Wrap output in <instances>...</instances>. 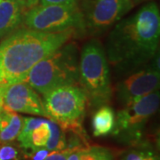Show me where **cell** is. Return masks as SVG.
Listing matches in <instances>:
<instances>
[{"label": "cell", "instance_id": "16", "mask_svg": "<svg viewBox=\"0 0 160 160\" xmlns=\"http://www.w3.org/2000/svg\"><path fill=\"white\" fill-rule=\"evenodd\" d=\"M121 160H159V157L150 143L142 141L127 149Z\"/></svg>", "mask_w": 160, "mask_h": 160}, {"label": "cell", "instance_id": "11", "mask_svg": "<svg viewBox=\"0 0 160 160\" xmlns=\"http://www.w3.org/2000/svg\"><path fill=\"white\" fill-rule=\"evenodd\" d=\"M0 106L17 113L46 118L42 99L25 81L0 88Z\"/></svg>", "mask_w": 160, "mask_h": 160}, {"label": "cell", "instance_id": "17", "mask_svg": "<svg viewBox=\"0 0 160 160\" xmlns=\"http://www.w3.org/2000/svg\"><path fill=\"white\" fill-rule=\"evenodd\" d=\"M19 145L12 142H0V160H26Z\"/></svg>", "mask_w": 160, "mask_h": 160}, {"label": "cell", "instance_id": "3", "mask_svg": "<svg viewBox=\"0 0 160 160\" xmlns=\"http://www.w3.org/2000/svg\"><path fill=\"white\" fill-rule=\"evenodd\" d=\"M78 47L68 41L37 63L25 82L44 95L59 87L78 84Z\"/></svg>", "mask_w": 160, "mask_h": 160}, {"label": "cell", "instance_id": "20", "mask_svg": "<svg viewBox=\"0 0 160 160\" xmlns=\"http://www.w3.org/2000/svg\"><path fill=\"white\" fill-rule=\"evenodd\" d=\"M17 3H19L23 8H25L26 10H28L29 8L37 6L39 2V0H14Z\"/></svg>", "mask_w": 160, "mask_h": 160}, {"label": "cell", "instance_id": "15", "mask_svg": "<svg viewBox=\"0 0 160 160\" xmlns=\"http://www.w3.org/2000/svg\"><path fill=\"white\" fill-rule=\"evenodd\" d=\"M67 160H114V155L104 147L87 146L73 149Z\"/></svg>", "mask_w": 160, "mask_h": 160}, {"label": "cell", "instance_id": "19", "mask_svg": "<svg viewBox=\"0 0 160 160\" xmlns=\"http://www.w3.org/2000/svg\"><path fill=\"white\" fill-rule=\"evenodd\" d=\"M78 3V0H39V5H51V4H70Z\"/></svg>", "mask_w": 160, "mask_h": 160}, {"label": "cell", "instance_id": "8", "mask_svg": "<svg viewBox=\"0 0 160 160\" xmlns=\"http://www.w3.org/2000/svg\"><path fill=\"white\" fill-rule=\"evenodd\" d=\"M16 140L27 159L38 149L54 151L67 148L65 131L54 121L43 118H22Z\"/></svg>", "mask_w": 160, "mask_h": 160}, {"label": "cell", "instance_id": "12", "mask_svg": "<svg viewBox=\"0 0 160 160\" xmlns=\"http://www.w3.org/2000/svg\"><path fill=\"white\" fill-rule=\"evenodd\" d=\"M25 12L26 9L14 0L0 1V38L22 27Z\"/></svg>", "mask_w": 160, "mask_h": 160}, {"label": "cell", "instance_id": "13", "mask_svg": "<svg viewBox=\"0 0 160 160\" xmlns=\"http://www.w3.org/2000/svg\"><path fill=\"white\" fill-rule=\"evenodd\" d=\"M22 126V117L0 106V142H12L16 140Z\"/></svg>", "mask_w": 160, "mask_h": 160}, {"label": "cell", "instance_id": "2", "mask_svg": "<svg viewBox=\"0 0 160 160\" xmlns=\"http://www.w3.org/2000/svg\"><path fill=\"white\" fill-rule=\"evenodd\" d=\"M75 36L72 31L46 33L22 27L0 44V88L25 81L42 59Z\"/></svg>", "mask_w": 160, "mask_h": 160}, {"label": "cell", "instance_id": "4", "mask_svg": "<svg viewBox=\"0 0 160 160\" xmlns=\"http://www.w3.org/2000/svg\"><path fill=\"white\" fill-rule=\"evenodd\" d=\"M78 84L92 108L108 104L112 96L109 64L96 38L86 42L79 54Z\"/></svg>", "mask_w": 160, "mask_h": 160}, {"label": "cell", "instance_id": "5", "mask_svg": "<svg viewBox=\"0 0 160 160\" xmlns=\"http://www.w3.org/2000/svg\"><path fill=\"white\" fill-rule=\"evenodd\" d=\"M43 96L46 118L57 123L64 131L86 136L82 122L88 100L78 84L59 87Z\"/></svg>", "mask_w": 160, "mask_h": 160}, {"label": "cell", "instance_id": "22", "mask_svg": "<svg viewBox=\"0 0 160 160\" xmlns=\"http://www.w3.org/2000/svg\"><path fill=\"white\" fill-rule=\"evenodd\" d=\"M0 1H1V0H0Z\"/></svg>", "mask_w": 160, "mask_h": 160}, {"label": "cell", "instance_id": "18", "mask_svg": "<svg viewBox=\"0 0 160 160\" xmlns=\"http://www.w3.org/2000/svg\"><path fill=\"white\" fill-rule=\"evenodd\" d=\"M73 149L66 148L62 150H54L51 151L50 154L46 157V158L43 160H67L69 157V153L72 151Z\"/></svg>", "mask_w": 160, "mask_h": 160}, {"label": "cell", "instance_id": "7", "mask_svg": "<svg viewBox=\"0 0 160 160\" xmlns=\"http://www.w3.org/2000/svg\"><path fill=\"white\" fill-rule=\"evenodd\" d=\"M159 91H155L135 102L126 105L116 115L112 135L119 142L134 145L142 141L143 132L149 118L159 107Z\"/></svg>", "mask_w": 160, "mask_h": 160}, {"label": "cell", "instance_id": "1", "mask_svg": "<svg viewBox=\"0 0 160 160\" xmlns=\"http://www.w3.org/2000/svg\"><path fill=\"white\" fill-rule=\"evenodd\" d=\"M159 38V8L149 2L109 32L104 47L109 64L118 74H130L150 62L158 52Z\"/></svg>", "mask_w": 160, "mask_h": 160}, {"label": "cell", "instance_id": "14", "mask_svg": "<svg viewBox=\"0 0 160 160\" xmlns=\"http://www.w3.org/2000/svg\"><path fill=\"white\" fill-rule=\"evenodd\" d=\"M116 114L108 104L100 106L92 118V128L94 137H102L110 134L115 126Z\"/></svg>", "mask_w": 160, "mask_h": 160}, {"label": "cell", "instance_id": "6", "mask_svg": "<svg viewBox=\"0 0 160 160\" xmlns=\"http://www.w3.org/2000/svg\"><path fill=\"white\" fill-rule=\"evenodd\" d=\"M23 27L46 33L72 31L78 37L86 35L78 3L38 4L26 10Z\"/></svg>", "mask_w": 160, "mask_h": 160}, {"label": "cell", "instance_id": "9", "mask_svg": "<svg viewBox=\"0 0 160 160\" xmlns=\"http://www.w3.org/2000/svg\"><path fill=\"white\" fill-rule=\"evenodd\" d=\"M85 33L99 36L106 32L131 11L132 0H78Z\"/></svg>", "mask_w": 160, "mask_h": 160}, {"label": "cell", "instance_id": "21", "mask_svg": "<svg viewBox=\"0 0 160 160\" xmlns=\"http://www.w3.org/2000/svg\"><path fill=\"white\" fill-rule=\"evenodd\" d=\"M132 3H133L134 5H136V4L142 3V2H146V1H151V0H132Z\"/></svg>", "mask_w": 160, "mask_h": 160}, {"label": "cell", "instance_id": "10", "mask_svg": "<svg viewBox=\"0 0 160 160\" xmlns=\"http://www.w3.org/2000/svg\"><path fill=\"white\" fill-rule=\"evenodd\" d=\"M118 84L116 94L120 104L126 106L159 89V52L150 62L130 74Z\"/></svg>", "mask_w": 160, "mask_h": 160}]
</instances>
